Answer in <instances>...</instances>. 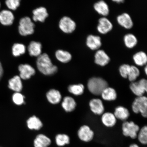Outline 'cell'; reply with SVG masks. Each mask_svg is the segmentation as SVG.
Instances as JSON below:
<instances>
[{"instance_id":"16","label":"cell","mask_w":147,"mask_h":147,"mask_svg":"<svg viewBox=\"0 0 147 147\" xmlns=\"http://www.w3.org/2000/svg\"><path fill=\"white\" fill-rule=\"evenodd\" d=\"M93 8L97 13L103 17H106L109 14V7L103 0H100L95 3L94 5Z\"/></svg>"},{"instance_id":"42","label":"cell","mask_w":147,"mask_h":147,"mask_svg":"<svg viewBox=\"0 0 147 147\" xmlns=\"http://www.w3.org/2000/svg\"><path fill=\"white\" fill-rule=\"evenodd\" d=\"M1 3H0V7H1Z\"/></svg>"},{"instance_id":"39","label":"cell","mask_w":147,"mask_h":147,"mask_svg":"<svg viewBox=\"0 0 147 147\" xmlns=\"http://www.w3.org/2000/svg\"><path fill=\"white\" fill-rule=\"evenodd\" d=\"M112 1L117 3H123L125 0H112Z\"/></svg>"},{"instance_id":"40","label":"cell","mask_w":147,"mask_h":147,"mask_svg":"<svg viewBox=\"0 0 147 147\" xmlns=\"http://www.w3.org/2000/svg\"><path fill=\"white\" fill-rule=\"evenodd\" d=\"M129 147H140L138 145L136 144H133L130 145Z\"/></svg>"},{"instance_id":"7","label":"cell","mask_w":147,"mask_h":147,"mask_svg":"<svg viewBox=\"0 0 147 147\" xmlns=\"http://www.w3.org/2000/svg\"><path fill=\"white\" fill-rule=\"evenodd\" d=\"M60 30L66 34H71L76 29V23L68 16H65L61 19L59 24Z\"/></svg>"},{"instance_id":"18","label":"cell","mask_w":147,"mask_h":147,"mask_svg":"<svg viewBox=\"0 0 147 147\" xmlns=\"http://www.w3.org/2000/svg\"><path fill=\"white\" fill-rule=\"evenodd\" d=\"M101 121L105 126L107 127H112L115 125L117 123V118L114 114L107 112L102 115Z\"/></svg>"},{"instance_id":"22","label":"cell","mask_w":147,"mask_h":147,"mask_svg":"<svg viewBox=\"0 0 147 147\" xmlns=\"http://www.w3.org/2000/svg\"><path fill=\"white\" fill-rule=\"evenodd\" d=\"M100 95L104 100L106 101H113L117 98L116 91L113 88L107 87L102 92Z\"/></svg>"},{"instance_id":"14","label":"cell","mask_w":147,"mask_h":147,"mask_svg":"<svg viewBox=\"0 0 147 147\" xmlns=\"http://www.w3.org/2000/svg\"><path fill=\"white\" fill-rule=\"evenodd\" d=\"M95 63L97 65L104 67L109 63L110 58L104 50L98 49L94 55Z\"/></svg>"},{"instance_id":"4","label":"cell","mask_w":147,"mask_h":147,"mask_svg":"<svg viewBox=\"0 0 147 147\" xmlns=\"http://www.w3.org/2000/svg\"><path fill=\"white\" fill-rule=\"evenodd\" d=\"M132 109L135 113H140L143 117L147 115V98L143 96L137 97L132 104Z\"/></svg>"},{"instance_id":"36","label":"cell","mask_w":147,"mask_h":147,"mask_svg":"<svg viewBox=\"0 0 147 147\" xmlns=\"http://www.w3.org/2000/svg\"><path fill=\"white\" fill-rule=\"evenodd\" d=\"M24 97L20 92H16L12 96L13 102L18 105H21L24 102Z\"/></svg>"},{"instance_id":"21","label":"cell","mask_w":147,"mask_h":147,"mask_svg":"<svg viewBox=\"0 0 147 147\" xmlns=\"http://www.w3.org/2000/svg\"><path fill=\"white\" fill-rule=\"evenodd\" d=\"M114 115L117 119L124 122L129 117L130 113L126 108L123 106H119L115 108Z\"/></svg>"},{"instance_id":"12","label":"cell","mask_w":147,"mask_h":147,"mask_svg":"<svg viewBox=\"0 0 147 147\" xmlns=\"http://www.w3.org/2000/svg\"><path fill=\"white\" fill-rule=\"evenodd\" d=\"M20 72V77L24 80H28L35 74L34 69L28 64H22L18 67Z\"/></svg>"},{"instance_id":"25","label":"cell","mask_w":147,"mask_h":147,"mask_svg":"<svg viewBox=\"0 0 147 147\" xmlns=\"http://www.w3.org/2000/svg\"><path fill=\"white\" fill-rule=\"evenodd\" d=\"M62 106L66 112H71L74 111L76 108V103L72 97L66 96L63 99Z\"/></svg>"},{"instance_id":"19","label":"cell","mask_w":147,"mask_h":147,"mask_svg":"<svg viewBox=\"0 0 147 147\" xmlns=\"http://www.w3.org/2000/svg\"><path fill=\"white\" fill-rule=\"evenodd\" d=\"M42 45L39 42L32 41L28 47L29 55L31 56H39L41 54Z\"/></svg>"},{"instance_id":"31","label":"cell","mask_w":147,"mask_h":147,"mask_svg":"<svg viewBox=\"0 0 147 147\" xmlns=\"http://www.w3.org/2000/svg\"><path fill=\"white\" fill-rule=\"evenodd\" d=\"M84 86L82 84H73L68 87L69 92L77 96L82 95L84 92Z\"/></svg>"},{"instance_id":"5","label":"cell","mask_w":147,"mask_h":147,"mask_svg":"<svg viewBox=\"0 0 147 147\" xmlns=\"http://www.w3.org/2000/svg\"><path fill=\"white\" fill-rule=\"evenodd\" d=\"M140 129L139 126L133 121H124L122 124L123 135L132 139L136 138Z\"/></svg>"},{"instance_id":"8","label":"cell","mask_w":147,"mask_h":147,"mask_svg":"<svg viewBox=\"0 0 147 147\" xmlns=\"http://www.w3.org/2000/svg\"><path fill=\"white\" fill-rule=\"evenodd\" d=\"M94 136V132L87 125L82 126L78 130V136L79 139L84 142H88L91 141Z\"/></svg>"},{"instance_id":"30","label":"cell","mask_w":147,"mask_h":147,"mask_svg":"<svg viewBox=\"0 0 147 147\" xmlns=\"http://www.w3.org/2000/svg\"><path fill=\"white\" fill-rule=\"evenodd\" d=\"M26 51V47L22 43L14 44L12 47V53L15 57H18L24 54Z\"/></svg>"},{"instance_id":"13","label":"cell","mask_w":147,"mask_h":147,"mask_svg":"<svg viewBox=\"0 0 147 147\" xmlns=\"http://www.w3.org/2000/svg\"><path fill=\"white\" fill-rule=\"evenodd\" d=\"M89 105L91 111L95 115H101L104 113V106L102 100L94 98L90 101Z\"/></svg>"},{"instance_id":"2","label":"cell","mask_w":147,"mask_h":147,"mask_svg":"<svg viewBox=\"0 0 147 147\" xmlns=\"http://www.w3.org/2000/svg\"><path fill=\"white\" fill-rule=\"evenodd\" d=\"M87 87L88 90L92 94L96 95L101 94L102 92L108 87L106 81L100 78L93 77L88 80Z\"/></svg>"},{"instance_id":"3","label":"cell","mask_w":147,"mask_h":147,"mask_svg":"<svg viewBox=\"0 0 147 147\" xmlns=\"http://www.w3.org/2000/svg\"><path fill=\"white\" fill-rule=\"evenodd\" d=\"M35 25L31 18L29 17L21 18L18 27L19 34L22 36H25L32 34L34 32Z\"/></svg>"},{"instance_id":"11","label":"cell","mask_w":147,"mask_h":147,"mask_svg":"<svg viewBox=\"0 0 147 147\" xmlns=\"http://www.w3.org/2000/svg\"><path fill=\"white\" fill-rule=\"evenodd\" d=\"M117 21L119 25L125 29H131L133 26V22L131 17L126 13H124L117 16Z\"/></svg>"},{"instance_id":"37","label":"cell","mask_w":147,"mask_h":147,"mask_svg":"<svg viewBox=\"0 0 147 147\" xmlns=\"http://www.w3.org/2000/svg\"><path fill=\"white\" fill-rule=\"evenodd\" d=\"M130 65L128 64H123L119 67V73L122 78H127L129 71Z\"/></svg>"},{"instance_id":"10","label":"cell","mask_w":147,"mask_h":147,"mask_svg":"<svg viewBox=\"0 0 147 147\" xmlns=\"http://www.w3.org/2000/svg\"><path fill=\"white\" fill-rule=\"evenodd\" d=\"M86 45L91 50H98L102 45L101 38L98 36L90 34L86 38Z\"/></svg>"},{"instance_id":"38","label":"cell","mask_w":147,"mask_h":147,"mask_svg":"<svg viewBox=\"0 0 147 147\" xmlns=\"http://www.w3.org/2000/svg\"><path fill=\"white\" fill-rule=\"evenodd\" d=\"M3 69L2 66L1 62H0V80H1L2 77L3 76Z\"/></svg>"},{"instance_id":"27","label":"cell","mask_w":147,"mask_h":147,"mask_svg":"<svg viewBox=\"0 0 147 147\" xmlns=\"http://www.w3.org/2000/svg\"><path fill=\"white\" fill-rule=\"evenodd\" d=\"M27 123L28 127L31 130H38L43 126L41 120L35 116L30 117L28 119Z\"/></svg>"},{"instance_id":"34","label":"cell","mask_w":147,"mask_h":147,"mask_svg":"<svg viewBox=\"0 0 147 147\" xmlns=\"http://www.w3.org/2000/svg\"><path fill=\"white\" fill-rule=\"evenodd\" d=\"M56 142L58 146H63L69 144V138L68 136L65 134H59L56 137Z\"/></svg>"},{"instance_id":"28","label":"cell","mask_w":147,"mask_h":147,"mask_svg":"<svg viewBox=\"0 0 147 147\" xmlns=\"http://www.w3.org/2000/svg\"><path fill=\"white\" fill-rule=\"evenodd\" d=\"M123 40L125 46L129 49H133L137 45L138 43L136 37L134 34L130 33L125 35Z\"/></svg>"},{"instance_id":"35","label":"cell","mask_w":147,"mask_h":147,"mask_svg":"<svg viewBox=\"0 0 147 147\" xmlns=\"http://www.w3.org/2000/svg\"><path fill=\"white\" fill-rule=\"evenodd\" d=\"M21 0H6L5 4L10 10H15L20 5Z\"/></svg>"},{"instance_id":"6","label":"cell","mask_w":147,"mask_h":147,"mask_svg":"<svg viewBox=\"0 0 147 147\" xmlns=\"http://www.w3.org/2000/svg\"><path fill=\"white\" fill-rule=\"evenodd\" d=\"M129 88L134 94L137 97L144 96L147 90V80L143 78L138 81L131 82Z\"/></svg>"},{"instance_id":"23","label":"cell","mask_w":147,"mask_h":147,"mask_svg":"<svg viewBox=\"0 0 147 147\" xmlns=\"http://www.w3.org/2000/svg\"><path fill=\"white\" fill-rule=\"evenodd\" d=\"M47 100L51 103L58 104L61 99V95L59 91L55 89H51L47 94Z\"/></svg>"},{"instance_id":"33","label":"cell","mask_w":147,"mask_h":147,"mask_svg":"<svg viewBox=\"0 0 147 147\" xmlns=\"http://www.w3.org/2000/svg\"><path fill=\"white\" fill-rule=\"evenodd\" d=\"M137 138L139 142L143 144H146L147 143V127L146 126H143L140 129L138 133Z\"/></svg>"},{"instance_id":"17","label":"cell","mask_w":147,"mask_h":147,"mask_svg":"<svg viewBox=\"0 0 147 147\" xmlns=\"http://www.w3.org/2000/svg\"><path fill=\"white\" fill-rule=\"evenodd\" d=\"M14 20V16L12 13L8 10H3L0 12V22L5 26L12 24Z\"/></svg>"},{"instance_id":"32","label":"cell","mask_w":147,"mask_h":147,"mask_svg":"<svg viewBox=\"0 0 147 147\" xmlns=\"http://www.w3.org/2000/svg\"><path fill=\"white\" fill-rule=\"evenodd\" d=\"M140 74V71L138 68L134 65H130L127 78L130 82H135Z\"/></svg>"},{"instance_id":"24","label":"cell","mask_w":147,"mask_h":147,"mask_svg":"<svg viewBox=\"0 0 147 147\" xmlns=\"http://www.w3.org/2000/svg\"><path fill=\"white\" fill-rule=\"evenodd\" d=\"M51 141L50 139L43 134L37 136L34 141V147H47L50 145Z\"/></svg>"},{"instance_id":"15","label":"cell","mask_w":147,"mask_h":147,"mask_svg":"<svg viewBox=\"0 0 147 147\" xmlns=\"http://www.w3.org/2000/svg\"><path fill=\"white\" fill-rule=\"evenodd\" d=\"M33 20L35 22H44L49 16L47 9L44 7H40L33 11Z\"/></svg>"},{"instance_id":"29","label":"cell","mask_w":147,"mask_h":147,"mask_svg":"<svg viewBox=\"0 0 147 147\" xmlns=\"http://www.w3.org/2000/svg\"><path fill=\"white\" fill-rule=\"evenodd\" d=\"M55 56L58 60L63 63H67L70 61L72 58L71 55L68 51L58 50L55 53Z\"/></svg>"},{"instance_id":"26","label":"cell","mask_w":147,"mask_h":147,"mask_svg":"<svg viewBox=\"0 0 147 147\" xmlns=\"http://www.w3.org/2000/svg\"><path fill=\"white\" fill-rule=\"evenodd\" d=\"M133 59L136 65L141 67L146 65L147 63V55L144 51H138L134 55Z\"/></svg>"},{"instance_id":"41","label":"cell","mask_w":147,"mask_h":147,"mask_svg":"<svg viewBox=\"0 0 147 147\" xmlns=\"http://www.w3.org/2000/svg\"><path fill=\"white\" fill-rule=\"evenodd\" d=\"M144 71L145 73H146V75L147 74V66H146V67H145L144 69Z\"/></svg>"},{"instance_id":"9","label":"cell","mask_w":147,"mask_h":147,"mask_svg":"<svg viewBox=\"0 0 147 147\" xmlns=\"http://www.w3.org/2000/svg\"><path fill=\"white\" fill-rule=\"evenodd\" d=\"M113 28V24L106 17H102L99 19L97 29L100 34H107L112 30Z\"/></svg>"},{"instance_id":"20","label":"cell","mask_w":147,"mask_h":147,"mask_svg":"<svg viewBox=\"0 0 147 147\" xmlns=\"http://www.w3.org/2000/svg\"><path fill=\"white\" fill-rule=\"evenodd\" d=\"M8 87L16 92H20L23 88L21 78L19 76H16L9 81Z\"/></svg>"},{"instance_id":"1","label":"cell","mask_w":147,"mask_h":147,"mask_svg":"<svg viewBox=\"0 0 147 147\" xmlns=\"http://www.w3.org/2000/svg\"><path fill=\"white\" fill-rule=\"evenodd\" d=\"M36 62L38 70L44 75H52L58 71L57 67L53 65L49 55L46 53L38 56Z\"/></svg>"}]
</instances>
